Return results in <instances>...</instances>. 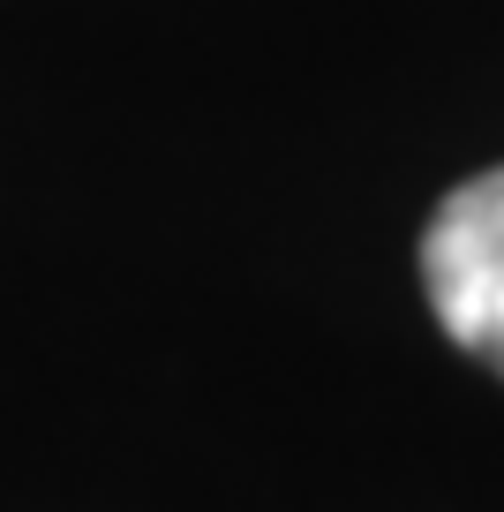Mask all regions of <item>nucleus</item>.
<instances>
[{
  "instance_id": "nucleus-1",
  "label": "nucleus",
  "mask_w": 504,
  "mask_h": 512,
  "mask_svg": "<svg viewBox=\"0 0 504 512\" xmlns=\"http://www.w3.org/2000/svg\"><path fill=\"white\" fill-rule=\"evenodd\" d=\"M422 279L437 324L474 354L504 369V166L459 181L422 234Z\"/></svg>"
}]
</instances>
